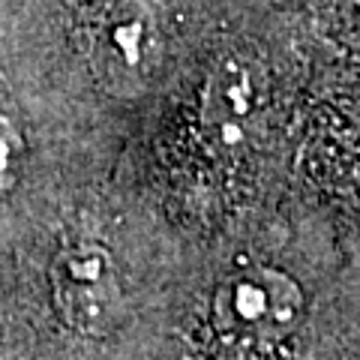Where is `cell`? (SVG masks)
Listing matches in <instances>:
<instances>
[{
    "instance_id": "6da1fadb",
    "label": "cell",
    "mask_w": 360,
    "mask_h": 360,
    "mask_svg": "<svg viewBox=\"0 0 360 360\" xmlns=\"http://www.w3.org/2000/svg\"><path fill=\"white\" fill-rule=\"evenodd\" d=\"M84 54L111 90H135L162 58L160 15L148 0H94L82 18Z\"/></svg>"
},
{
    "instance_id": "7a4b0ae2",
    "label": "cell",
    "mask_w": 360,
    "mask_h": 360,
    "mask_svg": "<svg viewBox=\"0 0 360 360\" xmlns=\"http://www.w3.org/2000/svg\"><path fill=\"white\" fill-rule=\"evenodd\" d=\"M303 319V291L283 270L246 267L217 291V321L229 336L276 342Z\"/></svg>"
},
{
    "instance_id": "3957f363",
    "label": "cell",
    "mask_w": 360,
    "mask_h": 360,
    "mask_svg": "<svg viewBox=\"0 0 360 360\" xmlns=\"http://www.w3.org/2000/svg\"><path fill=\"white\" fill-rule=\"evenodd\" d=\"M51 291L60 319L84 336H103L123 309L115 258L99 243H70L51 264Z\"/></svg>"
},
{
    "instance_id": "277c9868",
    "label": "cell",
    "mask_w": 360,
    "mask_h": 360,
    "mask_svg": "<svg viewBox=\"0 0 360 360\" xmlns=\"http://www.w3.org/2000/svg\"><path fill=\"white\" fill-rule=\"evenodd\" d=\"M267 105V87L262 70L246 58H225L210 72L201 123L210 144L222 153H243L258 139Z\"/></svg>"
},
{
    "instance_id": "5b68a950",
    "label": "cell",
    "mask_w": 360,
    "mask_h": 360,
    "mask_svg": "<svg viewBox=\"0 0 360 360\" xmlns=\"http://www.w3.org/2000/svg\"><path fill=\"white\" fill-rule=\"evenodd\" d=\"M21 156H25V144H21L18 129L6 115H0V189H9L15 184L21 172Z\"/></svg>"
},
{
    "instance_id": "8992f818",
    "label": "cell",
    "mask_w": 360,
    "mask_h": 360,
    "mask_svg": "<svg viewBox=\"0 0 360 360\" xmlns=\"http://www.w3.org/2000/svg\"><path fill=\"white\" fill-rule=\"evenodd\" d=\"M357 4H360V0H357Z\"/></svg>"
}]
</instances>
